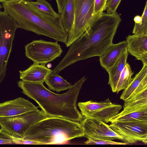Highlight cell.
<instances>
[{"label": "cell", "instance_id": "obj_15", "mask_svg": "<svg viewBox=\"0 0 147 147\" xmlns=\"http://www.w3.org/2000/svg\"><path fill=\"white\" fill-rule=\"evenodd\" d=\"M52 72L45 65L34 63L26 69L20 71V78L23 81L43 83L47 77Z\"/></svg>", "mask_w": 147, "mask_h": 147}, {"label": "cell", "instance_id": "obj_1", "mask_svg": "<svg viewBox=\"0 0 147 147\" xmlns=\"http://www.w3.org/2000/svg\"><path fill=\"white\" fill-rule=\"evenodd\" d=\"M121 20L116 12H103L96 16L82 35L70 45L64 57L52 69L53 72L59 74L77 61L101 56L113 44Z\"/></svg>", "mask_w": 147, "mask_h": 147}, {"label": "cell", "instance_id": "obj_23", "mask_svg": "<svg viewBox=\"0 0 147 147\" xmlns=\"http://www.w3.org/2000/svg\"><path fill=\"white\" fill-rule=\"evenodd\" d=\"M124 101L123 109L147 105V88Z\"/></svg>", "mask_w": 147, "mask_h": 147}, {"label": "cell", "instance_id": "obj_30", "mask_svg": "<svg viewBox=\"0 0 147 147\" xmlns=\"http://www.w3.org/2000/svg\"><path fill=\"white\" fill-rule=\"evenodd\" d=\"M58 14H60L63 10L65 0H56Z\"/></svg>", "mask_w": 147, "mask_h": 147}, {"label": "cell", "instance_id": "obj_3", "mask_svg": "<svg viewBox=\"0 0 147 147\" xmlns=\"http://www.w3.org/2000/svg\"><path fill=\"white\" fill-rule=\"evenodd\" d=\"M2 4L4 11L18 23L19 28L66 44L68 33L64 28L60 14L54 16L45 14L24 0L8 1Z\"/></svg>", "mask_w": 147, "mask_h": 147}, {"label": "cell", "instance_id": "obj_14", "mask_svg": "<svg viewBox=\"0 0 147 147\" xmlns=\"http://www.w3.org/2000/svg\"><path fill=\"white\" fill-rule=\"evenodd\" d=\"M147 88V65H144L124 90L120 98L124 101L130 98Z\"/></svg>", "mask_w": 147, "mask_h": 147}, {"label": "cell", "instance_id": "obj_17", "mask_svg": "<svg viewBox=\"0 0 147 147\" xmlns=\"http://www.w3.org/2000/svg\"><path fill=\"white\" fill-rule=\"evenodd\" d=\"M127 46L126 40L116 44L113 43L99 57L100 62L101 66L107 71L127 49Z\"/></svg>", "mask_w": 147, "mask_h": 147}, {"label": "cell", "instance_id": "obj_5", "mask_svg": "<svg viewBox=\"0 0 147 147\" xmlns=\"http://www.w3.org/2000/svg\"><path fill=\"white\" fill-rule=\"evenodd\" d=\"M18 23L5 11H0V83L4 80Z\"/></svg>", "mask_w": 147, "mask_h": 147}, {"label": "cell", "instance_id": "obj_16", "mask_svg": "<svg viewBox=\"0 0 147 147\" xmlns=\"http://www.w3.org/2000/svg\"><path fill=\"white\" fill-rule=\"evenodd\" d=\"M136 121H147V105L123 109L121 112L112 118L110 122Z\"/></svg>", "mask_w": 147, "mask_h": 147}, {"label": "cell", "instance_id": "obj_28", "mask_svg": "<svg viewBox=\"0 0 147 147\" xmlns=\"http://www.w3.org/2000/svg\"><path fill=\"white\" fill-rule=\"evenodd\" d=\"M121 0H107L106 10L108 13H113L116 10Z\"/></svg>", "mask_w": 147, "mask_h": 147}, {"label": "cell", "instance_id": "obj_4", "mask_svg": "<svg viewBox=\"0 0 147 147\" xmlns=\"http://www.w3.org/2000/svg\"><path fill=\"white\" fill-rule=\"evenodd\" d=\"M84 136L80 122L61 117H49L31 126L22 139L43 145L59 144Z\"/></svg>", "mask_w": 147, "mask_h": 147}, {"label": "cell", "instance_id": "obj_22", "mask_svg": "<svg viewBox=\"0 0 147 147\" xmlns=\"http://www.w3.org/2000/svg\"><path fill=\"white\" fill-rule=\"evenodd\" d=\"M24 1L30 6L45 14L54 16L59 14L53 10L50 4L45 0H36L35 1L30 0Z\"/></svg>", "mask_w": 147, "mask_h": 147}, {"label": "cell", "instance_id": "obj_11", "mask_svg": "<svg viewBox=\"0 0 147 147\" xmlns=\"http://www.w3.org/2000/svg\"><path fill=\"white\" fill-rule=\"evenodd\" d=\"M84 136L87 139L113 140L123 138L106 123L99 120L85 118L80 122Z\"/></svg>", "mask_w": 147, "mask_h": 147}, {"label": "cell", "instance_id": "obj_19", "mask_svg": "<svg viewBox=\"0 0 147 147\" xmlns=\"http://www.w3.org/2000/svg\"><path fill=\"white\" fill-rule=\"evenodd\" d=\"M44 82L49 90L57 92L69 89L72 86L59 74L53 72L48 75Z\"/></svg>", "mask_w": 147, "mask_h": 147}, {"label": "cell", "instance_id": "obj_20", "mask_svg": "<svg viewBox=\"0 0 147 147\" xmlns=\"http://www.w3.org/2000/svg\"><path fill=\"white\" fill-rule=\"evenodd\" d=\"M74 12V0H65L63 10L60 14L64 28L68 33L73 23Z\"/></svg>", "mask_w": 147, "mask_h": 147}, {"label": "cell", "instance_id": "obj_29", "mask_svg": "<svg viewBox=\"0 0 147 147\" xmlns=\"http://www.w3.org/2000/svg\"><path fill=\"white\" fill-rule=\"evenodd\" d=\"M13 137V141L15 142V144L43 145L42 143L37 141L24 140L22 138H18Z\"/></svg>", "mask_w": 147, "mask_h": 147}, {"label": "cell", "instance_id": "obj_13", "mask_svg": "<svg viewBox=\"0 0 147 147\" xmlns=\"http://www.w3.org/2000/svg\"><path fill=\"white\" fill-rule=\"evenodd\" d=\"M126 40L128 53L147 65V36L129 35Z\"/></svg>", "mask_w": 147, "mask_h": 147}, {"label": "cell", "instance_id": "obj_26", "mask_svg": "<svg viewBox=\"0 0 147 147\" xmlns=\"http://www.w3.org/2000/svg\"><path fill=\"white\" fill-rule=\"evenodd\" d=\"M107 0H94V13L97 16L106 10Z\"/></svg>", "mask_w": 147, "mask_h": 147}, {"label": "cell", "instance_id": "obj_6", "mask_svg": "<svg viewBox=\"0 0 147 147\" xmlns=\"http://www.w3.org/2000/svg\"><path fill=\"white\" fill-rule=\"evenodd\" d=\"M94 0H74V19L68 33L67 47L80 38L97 16L94 13Z\"/></svg>", "mask_w": 147, "mask_h": 147}, {"label": "cell", "instance_id": "obj_18", "mask_svg": "<svg viewBox=\"0 0 147 147\" xmlns=\"http://www.w3.org/2000/svg\"><path fill=\"white\" fill-rule=\"evenodd\" d=\"M128 55V53L126 49L113 65L107 71L109 75L108 84L113 92H115L120 75L127 63Z\"/></svg>", "mask_w": 147, "mask_h": 147}, {"label": "cell", "instance_id": "obj_7", "mask_svg": "<svg viewBox=\"0 0 147 147\" xmlns=\"http://www.w3.org/2000/svg\"><path fill=\"white\" fill-rule=\"evenodd\" d=\"M49 117L42 110L38 109L14 116L0 117V125L12 137L22 139L31 126Z\"/></svg>", "mask_w": 147, "mask_h": 147}, {"label": "cell", "instance_id": "obj_9", "mask_svg": "<svg viewBox=\"0 0 147 147\" xmlns=\"http://www.w3.org/2000/svg\"><path fill=\"white\" fill-rule=\"evenodd\" d=\"M78 105L85 118L97 119L106 123L109 122L122 108L121 105L112 103L109 98L98 102L89 100L79 102Z\"/></svg>", "mask_w": 147, "mask_h": 147}, {"label": "cell", "instance_id": "obj_2", "mask_svg": "<svg viewBox=\"0 0 147 147\" xmlns=\"http://www.w3.org/2000/svg\"><path fill=\"white\" fill-rule=\"evenodd\" d=\"M86 79L85 76L83 77L67 92L61 94L51 91L42 83L21 80L18 82V85L22 92L34 100L48 116L61 117L80 123L84 117L77 108V100Z\"/></svg>", "mask_w": 147, "mask_h": 147}, {"label": "cell", "instance_id": "obj_12", "mask_svg": "<svg viewBox=\"0 0 147 147\" xmlns=\"http://www.w3.org/2000/svg\"><path fill=\"white\" fill-rule=\"evenodd\" d=\"M28 100L20 97L0 103V117L14 116L38 109Z\"/></svg>", "mask_w": 147, "mask_h": 147}, {"label": "cell", "instance_id": "obj_33", "mask_svg": "<svg viewBox=\"0 0 147 147\" xmlns=\"http://www.w3.org/2000/svg\"><path fill=\"white\" fill-rule=\"evenodd\" d=\"M3 8V7L2 4H1L0 3V11L1 10V9Z\"/></svg>", "mask_w": 147, "mask_h": 147}, {"label": "cell", "instance_id": "obj_27", "mask_svg": "<svg viewBox=\"0 0 147 147\" xmlns=\"http://www.w3.org/2000/svg\"><path fill=\"white\" fill-rule=\"evenodd\" d=\"M15 144L13 137L3 129H0V144Z\"/></svg>", "mask_w": 147, "mask_h": 147}, {"label": "cell", "instance_id": "obj_34", "mask_svg": "<svg viewBox=\"0 0 147 147\" xmlns=\"http://www.w3.org/2000/svg\"></svg>", "mask_w": 147, "mask_h": 147}, {"label": "cell", "instance_id": "obj_24", "mask_svg": "<svg viewBox=\"0 0 147 147\" xmlns=\"http://www.w3.org/2000/svg\"><path fill=\"white\" fill-rule=\"evenodd\" d=\"M141 17V21L138 23H135L132 33L140 36H147V2Z\"/></svg>", "mask_w": 147, "mask_h": 147}, {"label": "cell", "instance_id": "obj_8", "mask_svg": "<svg viewBox=\"0 0 147 147\" xmlns=\"http://www.w3.org/2000/svg\"><path fill=\"white\" fill-rule=\"evenodd\" d=\"M26 56L34 63L45 65L59 57L63 51L58 42L34 40L25 47Z\"/></svg>", "mask_w": 147, "mask_h": 147}, {"label": "cell", "instance_id": "obj_32", "mask_svg": "<svg viewBox=\"0 0 147 147\" xmlns=\"http://www.w3.org/2000/svg\"><path fill=\"white\" fill-rule=\"evenodd\" d=\"M9 0H0V3H2L4 1H9Z\"/></svg>", "mask_w": 147, "mask_h": 147}, {"label": "cell", "instance_id": "obj_31", "mask_svg": "<svg viewBox=\"0 0 147 147\" xmlns=\"http://www.w3.org/2000/svg\"><path fill=\"white\" fill-rule=\"evenodd\" d=\"M134 20L135 23H139L141 21V17L139 16H136L134 17Z\"/></svg>", "mask_w": 147, "mask_h": 147}, {"label": "cell", "instance_id": "obj_21", "mask_svg": "<svg viewBox=\"0 0 147 147\" xmlns=\"http://www.w3.org/2000/svg\"><path fill=\"white\" fill-rule=\"evenodd\" d=\"M133 74L130 65L127 63L120 75L115 92L118 93L127 88L131 81Z\"/></svg>", "mask_w": 147, "mask_h": 147}, {"label": "cell", "instance_id": "obj_25", "mask_svg": "<svg viewBox=\"0 0 147 147\" xmlns=\"http://www.w3.org/2000/svg\"><path fill=\"white\" fill-rule=\"evenodd\" d=\"M86 144L92 145H126L128 144L125 142H116L112 140L98 139L94 140L88 139V140L84 142Z\"/></svg>", "mask_w": 147, "mask_h": 147}, {"label": "cell", "instance_id": "obj_10", "mask_svg": "<svg viewBox=\"0 0 147 147\" xmlns=\"http://www.w3.org/2000/svg\"><path fill=\"white\" fill-rule=\"evenodd\" d=\"M110 127L128 144L141 142L147 143V121H136L127 122H113Z\"/></svg>", "mask_w": 147, "mask_h": 147}]
</instances>
